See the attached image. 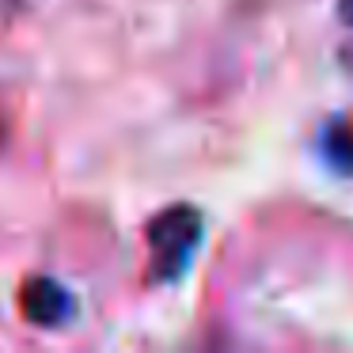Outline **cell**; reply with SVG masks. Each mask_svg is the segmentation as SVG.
<instances>
[{
    "mask_svg": "<svg viewBox=\"0 0 353 353\" xmlns=\"http://www.w3.org/2000/svg\"><path fill=\"white\" fill-rule=\"evenodd\" d=\"M0 145H4V107H0Z\"/></svg>",
    "mask_w": 353,
    "mask_h": 353,
    "instance_id": "obj_5",
    "label": "cell"
},
{
    "mask_svg": "<svg viewBox=\"0 0 353 353\" xmlns=\"http://www.w3.org/2000/svg\"><path fill=\"white\" fill-rule=\"evenodd\" d=\"M201 243V213L194 205H171L148 224V277L156 285L179 281Z\"/></svg>",
    "mask_w": 353,
    "mask_h": 353,
    "instance_id": "obj_1",
    "label": "cell"
},
{
    "mask_svg": "<svg viewBox=\"0 0 353 353\" xmlns=\"http://www.w3.org/2000/svg\"><path fill=\"white\" fill-rule=\"evenodd\" d=\"M342 16H345V23H353V0H342Z\"/></svg>",
    "mask_w": 353,
    "mask_h": 353,
    "instance_id": "obj_4",
    "label": "cell"
},
{
    "mask_svg": "<svg viewBox=\"0 0 353 353\" xmlns=\"http://www.w3.org/2000/svg\"><path fill=\"white\" fill-rule=\"evenodd\" d=\"M319 145H323V156H327L330 168L342 171V175H353V125L350 122H330L323 130Z\"/></svg>",
    "mask_w": 353,
    "mask_h": 353,
    "instance_id": "obj_3",
    "label": "cell"
},
{
    "mask_svg": "<svg viewBox=\"0 0 353 353\" xmlns=\"http://www.w3.org/2000/svg\"><path fill=\"white\" fill-rule=\"evenodd\" d=\"M19 312H23L27 323H34V327H65V323L72 319V312H77V300H72V292L65 289L61 281H54V277L46 274H34L23 281V289H19Z\"/></svg>",
    "mask_w": 353,
    "mask_h": 353,
    "instance_id": "obj_2",
    "label": "cell"
}]
</instances>
